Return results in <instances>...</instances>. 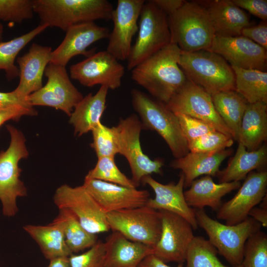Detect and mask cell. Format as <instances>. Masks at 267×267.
Returning a JSON list of instances; mask_svg holds the SVG:
<instances>
[{"instance_id": "45", "label": "cell", "mask_w": 267, "mask_h": 267, "mask_svg": "<svg viewBox=\"0 0 267 267\" xmlns=\"http://www.w3.org/2000/svg\"><path fill=\"white\" fill-rule=\"evenodd\" d=\"M37 114V111L33 106L17 105L0 110V127L9 120L18 121L23 116H34Z\"/></svg>"}, {"instance_id": "5", "label": "cell", "mask_w": 267, "mask_h": 267, "mask_svg": "<svg viewBox=\"0 0 267 267\" xmlns=\"http://www.w3.org/2000/svg\"><path fill=\"white\" fill-rule=\"evenodd\" d=\"M178 65L186 77L210 94L235 90L234 72L221 55L208 50L181 51Z\"/></svg>"}, {"instance_id": "6", "label": "cell", "mask_w": 267, "mask_h": 267, "mask_svg": "<svg viewBox=\"0 0 267 267\" xmlns=\"http://www.w3.org/2000/svg\"><path fill=\"white\" fill-rule=\"evenodd\" d=\"M10 142L5 151L0 152V201L5 217H14L18 212L17 200L27 196V189L20 179L22 170L19 162L29 155L23 134L11 125H6Z\"/></svg>"}, {"instance_id": "41", "label": "cell", "mask_w": 267, "mask_h": 267, "mask_svg": "<svg viewBox=\"0 0 267 267\" xmlns=\"http://www.w3.org/2000/svg\"><path fill=\"white\" fill-rule=\"evenodd\" d=\"M106 256L105 242L97 241L88 250L69 257L71 267H104Z\"/></svg>"}, {"instance_id": "50", "label": "cell", "mask_w": 267, "mask_h": 267, "mask_svg": "<svg viewBox=\"0 0 267 267\" xmlns=\"http://www.w3.org/2000/svg\"><path fill=\"white\" fill-rule=\"evenodd\" d=\"M46 267H71L69 257H59L51 260Z\"/></svg>"}, {"instance_id": "51", "label": "cell", "mask_w": 267, "mask_h": 267, "mask_svg": "<svg viewBox=\"0 0 267 267\" xmlns=\"http://www.w3.org/2000/svg\"><path fill=\"white\" fill-rule=\"evenodd\" d=\"M3 27L2 25L0 23V41L2 39V34H3Z\"/></svg>"}, {"instance_id": "39", "label": "cell", "mask_w": 267, "mask_h": 267, "mask_svg": "<svg viewBox=\"0 0 267 267\" xmlns=\"http://www.w3.org/2000/svg\"><path fill=\"white\" fill-rule=\"evenodd\" d=\"M33 0H0V20L20 23L33 16Z\"/></svg>"}, {"instance_id": "2", "label": "cell", "mask_w": 267, "mask_h": 267, "mask_svg": "<svg viewBox=\"0 0 267 267\" xmlns=\"http://www.w3.org/2000/svg\"><path fill=\"white\" fill-rule=\"evenodd\" d=\"M113 9L107 0H33L34 12L41 24L65 32L78 24L111 20Z\"/></svg>"}, {"instance_id": "47", "label": "cell", "mask_w": 267, "mask_h": 267, "mask_svg": "<svg viewBox=\"0 0 267 267\" xmlns=\"http://www.w3.org/2000/svg\"><path fill=\"white\" fill-rule=\"evenodd\" d=\"M260 207H254L250 211L249 216L254 219L264 227L267 226V198H264Z\"/></svg>"}, {"instance_id": "49", "label": "cell", "mask_w": 267, "mask_h": 267, "mask_svg": "<svg viewBox=\"0 0 267 267\" xmlns=\"http://www.w3.org/2000/svg\"><path fill=\"white\" fill-rule=\"evenodd\" d=\"M183 263H179L176 267H183ZM138 267H171L152 254L147 256L139 264Z\"/></svg>"}, {"instance_id": "33", "label": "cell", "mask_w": 267, "mask_h": 267, "mask_svg": "<svg viewBox=\"0 0 267 267\" xmlns=\"http://www.w3.org/2000/svg\"><path fill=\"white\" fill-rule=\"evenodd\" d=\"M58 210L55 219L62 226L66 245L72 254L89 249L96 243V234L86 230L70 211L63 208Z\"/></svg>"}, {"instance_id": "22", "label": "cell", "mask_w": 267, "mask_h": 267, "mask_svg": "<svg viewBox=\"0 0 267 267\" xmlns=\"http://www.w3.org/2000/svg\"><path fill=\"white\" fill-rule=\"evenodd\" d=\"M51 47L33 43L28 51L16 59L19 70V83L14 90L27 97L43 87V77L50 63Z\"/></svg>"}, {"instance_id": "13", "label": "cell", "mask_w": 267, "mask_h": 267, "mask_svg": "<svg viewBox=\"0 0 267 267\" xmlns=\"http://www.w3.org/2000/svg\"><path fill=\"white\" fill-rule=\"evenodd\" d=\"M165 105L175 114H183L201 120L232 137L215 108L211 95L188 78Z\"/></svg>"}, {"instance_id": "8", "label": "cell", "mask_w": 267, "mask_h": 267, "mask_svg": "<svg viewBox=\"0 0 267 267\" xmlns=\"http://www.w3.org/2000/svg\"><path fill=\"white\" fill-rule=\"evenodd\" d=\"M171 43L168 16L152 0L145 1L138 25V35L127 59V68L132 70Z\"/></svg>"}, {"instance_id": "26", "label": "cell", "mask_w": 267, "mask_h": 267, "mask_svg": "<svg viewBox=\"0 0 267 267\" xmlns=\"http://www.w3.org/2000/svg\"><path fill=\"white\" fill-rule=\"evenodd\" d=\"M105 244L104 267H138L147 256L154 252L153 248L131 241L117 231H113Z\"/></svg>"}, {"instance_id": "24", "label": "cell", "mask_w": 267, "mask_h": 267, "mask_svg": "<svg viewBox=\"0 0 267 267\" xmlns=\"http://www.w3.org/2000/svg\"><path fill=\"white\" fill-rule=\"evenodd\" d=\"M232 154L230 149L213 152H189L184 156L174 160L171 167L181 171L184 177V187H189L197 178L217 176L222 162Z\"/></svg>"}, {"instance_id": "36", "label": "cell", "mask_w": 267, "mask_h": 267, "mask_svg": "<svg viewBox=\"0 0 267 267\" xmlns=\"http://www.w3.org/2000/svg\"><path fill=\"white\" fill-rule=\"evenodd\" d=\"M86 178L98 179L132 188L137 186L117 166L114 157L98 158L94 167L89 170Z\"/></svg>"}, {"instance_id": "32", "label": "cell", "mask_w": 267, "mask_h": 267, "mask_svg": "<svg viewBox=\"0 0 267 267\" xmlns=\"http://www.w3.org/2000/svg\"><path fill=\"white\" fill-rule=\"evenodd\" d=\"M235 75V91L249 103H267V73L231 66Z\"/></svg>"}, {"instance_id": "30", "label": "cell", "mask_w": 267, "mask_h": 267, "mask_svg": "<svg viewBox=\"0 0 267 267\" xmlns=\"http://www.w3.org/2000/svg\"><path fill=\"white\" fill-rule=\"evenodd\" d=\"M23 229L37 243L48 260L72 254L66 245L62 226L56 219L46 225L26 224Z\"/></svg>"}, {"instance_id": "11", "label": "cell", "mask_w": 267, "mask_h": 267, "mask_svg": "<svg viewBox=\"0 0 267 267\" xmlns=\"http://www.w3.org/2000/svg\"><path fill=\"white\" fill-rule=\"evenodd\" d=\"M53 199L58 209L70 211L89 233L96 234L110 230L106 214L83 185L63 184L56 189Z\"/></svg>"}, {"instance_id": "23", "label": "cell", "mask_w": 267, "mask_h": 267, "mask_svg": "<svg viewBox=\"0 0 267 267\" xmlns=\"http://www.w3.org/2000/svg\"><path fill=\"white\" fill-rule=\"evenodd\" d=\"M206 9L212 22L215 35L241 36V31L250 26L248 15L230 0L198 1Z\"/></svg>"}, {"instance_id": "16", "label": "cell", "mask_w": 267, "mask_h": 267, "mask_svg": "<svg viewBox=\"0 0 267 267\" xmlns=\"http://www.w3.org/2000/svg\"><path fill=\"white\" fill-rule=\"evenodd\" d=\"M245 179L237 193L217 211V219L226 224H236L246 220L251 209L267 195V171L251 172Z\"/></svg>"}, {"instance_id": "35", "label": "cell", "mask_w": 267, "mask_h": 267, "mask_svg": "<svg viewBox=\"0 0 267 267\" xmlns=\"http://www.w3.org/2000/svg\"><path fill=\"white\" fill-rule=\"evenodd\" d=\"M217 253L208 240L202 236H194L187 252L185 267H243L242 265H224L217 257Z\"/></svg>"}, {"instance_id": "14", "label": "cell", "mask_w": 267, "mask_h": 267, "mask_svg": "<svg viewBox=\"0 0 267 267\" xmlns=\"http://www.w3.org/2000/svg\"><path fill=\"white\" fill-rule=\"evenodd\" d=\"M161 233L153 254L165 263H183L194 237L190 223L182 217L164 210H159Z\"/></svg>"}, {"instance_id": "19", "label": "cell", "mask_w": 267, "mask_h": 267, "mask_svg": "<svg viewBox=\"0 0 267 267\" xmlns=\"http://www.w3.org/2000/svg\"><path fill=\"white\" fill-rule=\"evenodd\" d=\"M109 34L107 27L98 26L94 22L73 25L66 31L62 42L52 51L49 63L65 67L76 55L88 57L95 51V49L88 50V47L99 40L108 39Z\"/></svg>"}, {"instance_id": "29", "label": "cell", "mask_w": 267, "mask_h": 267, "mask_svg": "<svg viewBox=\"0 0 267 267\" xmlns=\"http://www.w3.org/2000/svg\"><path fill=\"white\" fill-rule=\"evenodd\" d=\"M267 161L266 144H263L258 149L248 151L244 145L238 143L233 157L230 158L227 166L220 170L217 175L219 183L240 181L252 171L265 167Z\"/></svg>"}, {"instance_id": "28", "label": "cell", "mask_w": 267, "mask_h": 267, "mask_svg": "<svg viewBox=\"0 0 267 267\" xmlns=\"http://www.w3.org/2000/svg\"><path fill=\"white\" fill-rule=\"evenodd\" d=\"M267 138V103H248L243 116L238 142L248 151L259 148Z\"/></svg>"}, {"instance_id": "25", "label": "cell", "mask_w": 267, "mask_h": 267, "mask_svg": "<svg viewBox=\"0 0 267 267\" xmlns=\"http://www.w3.org/2000/svg\"><path fill=\"white\" fill-rule=\"evenodd\" d=\"M240 186L239 181L216 183L211 176L206 175L194 179L189 188L184 192V196L191 208L202 210L209 207L218 211L222 205V198Z\"/></svg>"}, {"instance_id": "10", "label": "cell", "mask_w": 267, "mask_h": 267, "mask_svg": "<svg viewBox=\"0 0 267 267\" xmlns=\"http://www.w3.org/2000/svg\"><path fill=\"white\" fill-rule=\"evenodd\" d=\"M119 153L127 160L132 172V180L136 186L142 179L152 174H162L164 164L160 159H151L142 151L140 134L143 129L141 122L135 114L121 118L115 126Z\"/></svg>"}, {"instance_id": "7", "label": "cell", "mask_w": 267, "mask_h": 267, "mask_svg": "<svg viewBox=\"0 0 267 267\" xmlns=\"http://www.w3.org/2000/svg\"><path fill=\"white\" fill-rule=\"evenodd\" d=\"M195 213L198 225L205 231L212 245L232 267L241 265L246 241L260 230L261 224L248 217L236 224L228 225L213 220L204 209H195Z\"/></svg>"}, {"instance_id": "3", "label": "cell", "mask_w": 267, "mask_h": 267, "mask_svg": "<svg viewBox=\"0 0 267 267\" xmlns=\"http://www.w3.org/2000/svg\"><path fill=\"white\" fill-rule=\"evenodd\" d=\"M171 43L181 51L192 52L208 50L215 32L205 7L197 1H185L182 6L168 16Z\"/></svg>"}, {"instance_id": "21", "label": "cell", "mask_w": 267, "mask_h": 267, "mask_svg": "<svg viewBox=\"0 0 267 267\" xmlns=\"http://www.w3.org/2000/svg\"><path fill=\"white\" fill-rule=\"evenodd\" d=\"M141 182L148 185L155 193L154 198H149L145 205L157 211L164 210L177 214L188 222L193 229H197L195 209L187 205L184 198L183 174L180 173L177 183L163 184L151 176L145 177Z\"/></svg>"}, {"instance_id": "1", "label": "cell", "mask_w": 267, "mask_h": 267, "mask_svg": "<svg viewBox=\"0 0 267 267\" xmlns=\"http://www.w3.org/2000/svg\"><path fill=\"white\" fill-rule=\"evenodd\" d=\"M181 50L171 43L132 70V79L166 104L187 78L178 65Z\"/></svg>"}, {"instance_id": "15", "label": "cell", "mask_w": 267, "mask_h": 267, "mask_svg": "<svg viewBox=\"0 0 267 267\" xmlns=\"http://www.w3.org/2000/svg\"><path fill=\"white\" fill-rule=\"evenodd\" d=\"M124 74L123 65L106 50L94 53L70 67L71 78L83 86L92 87L100 85L112 90L121 86Z\"/></svg>"}, {"instance_id": "12", "label": "cell", "mask_w": 267, "mask_h": 267, "mask_svg": "<svg viewBox=\"0 0 267 267\" xmlns=\"http://www.w3.org/2000/svg\"><path fill=\"white\" fill-rule=\"evenodd\" d=\"M44 74L47 82L28 96L30 104L53 107L70 116L83 94L71 82L65 67L49 63Z\"/></svg>"}, {"instance_id": "9", "label": "cell", "mask_w": 267, "mask_h": 267, "mask_svg": "<svg viewBox=\"0 0 267 267\" xmlns=\"http://www.w3.org/2000/svg\"><path fill=\"white\" fill-rule=\"evenodd\" d=\"M106 218L110 229L131 241L154 249L160 237V212L146 205L111 212Z\"/></svg>"}, {"instance_id": "46", "label": "cell", "mask_w": 267, "mask_h": 267, "mask_svg": "<svg viewBox=\"0 0 267 267\" xmlns=\"http://www.w3.org/2000/svg\"><path fill=\"white\" fill-rule=\"evenodd\" d=\"M17 105L33 106L28 97L20 96L14 90L8 92H0V110Z\"/></svg>"}, {"instance_id": "27", "label": "cell", "mask_w": 267, "mask_h": 267, "mask_svg": "<svg viewBox=\"0 0 267 267\" xmlns=\"http://www.w3.org/2000/svg\"><path fill=\"white\" fill-rule=\"evenodd\" d=\"M109 89L101 86L94 94L89 93L76 105L69 123L74 128V134L79 136L88 133L99 123L106 108Z\"/></svg>"}, {"instance_id": "17", "label": "cell", "mask_w": 267, "mask_h": 267, "mask_svg": "<svg viewBox=\"0 0 267 267\" xmlns=\"http://www.w3.org/2000/svg\"><path fill=\"white\" fill-rule=\"evenodd\" d=\"M144 0H118L113 9L111 20L113 28L108 37L106 51L118 60H127L132 48V41L138 32L137 21Z\"/></svg>"}, {"instance_id": "48", "label": "cell", "mask_w": 267, "mask_h": 267, "mask_svg": "<svg viewBox=\"0 0 267 267\" xmlns=\"http://www.w3.org/2000/svg\"><path fill=\"white\" fill-rule=\"evenodd\" d=\"M168 16L180 8L185 2L183 0H152Z\"/></svg>"}, {"instance_id": "37", "label": "cell", "mask_w": 267, "mask_h": 267, "mask_svg": "<svg viewBox=\"0 0 267 267\" xmlns=\"http://www.w3.org/2000/svg\"><path fill=\"white\" fill-rule=\"evenodd\" d=\"M243 267H267V235L260 230L251 235L245 244Z\"/></svg>"}, {"instance_id": "43", "label": "cell", "mask_w": 267, "mask_h": 267, "mask_svg": "<svg viewBox=\"0 0 267 267\" xmlns=\"http://www.w3.org/2000/svg\"><path fill=\"white\" fill-rule=\"evenodd\" d=\"M240 8L247 10L259 18L266 21L267 19V0H232Z\"/></svg>"}, {"instance_id": "18", "label": "cell", "mask_w": 267, "mask_h": 267, "mask_svg": "<svg viewBox=\"0 0 267 267\" xmlns=\"http://www.w3.org/2000/svg\"><path fill=\"white\" fill-rule=\"evenodd\" d=\"M208 50L221 55L231 66L265 71L267 50L243 36L215 35Z\"/></svg>"}, {"instance_id": "40", "label": "cell", "mask_w": 267, "mask_h": 267, "mask_svg": "<svg viewBox=\"0 0 267 267\" xmlns=\"http://www.w3.org/2000/svg\"><path fill=\"white\" fill-rule=\"evenodd\" d=\"M234 141L232 137L215 131L188 141V147L189 152H213L231 146Z\"/></svg>"}, {"instance_id": "31", "label": "cell", "mask_w": 267, "mask_h": 267, "mask_svg": "<svg viewBox=\"0 0 267 267\" xmlns=\"http://www.w3.org/2000/svg\"><path fill=\"white\" fill-rule=\"evenodd\" d=\"M215 108L231 132L234 140L238 141L241 120L247 104L246 100L235 90H225L211 95Z\"/></svg>"}, {"instance_id": "42", "label": "cell", "mask_w": 267, "mask_h": 267, "mask_svg": "<svg viewBox=\"0 0 267 267\" xmlns=\"http://www.w3.org/2000/svg\"><path fill=\"white\" fill-rule=\"evenodd\" d=\"M175 114L178 117L182 133L187 142L217 131L208 124L199 119L183 114Z\"/></svg>"}, {"instance_id": "20", "label": "cell", "mask_w": 267, "mask_h": 267, "mask_svg": "<svg viewBox=\"0 0 267 267\" xmlns=\"http://www.w3.org/2000/svg\"><path fill=\"white\" fill-rule=\"evenodd\" d=\"M83 185L106 214L144 206L150 198V193L146 190L98 179L85 178Z\"/></svg>"}, {"instance_id": "44", "label": "cell", "mask_w": 267, "mask_h": 267, "mask_svg": "<svg viewBox=\"0 0 267 267\" xmlns=\"http://www.w3.org/2000/svg\"><path fill=\"white\" fill-rule=\"evenodd\" d=\"M243 36L248 38L267 49V21L253 26H248L242 29L241 33Z\"/></svg>"}, {"instance_id": "38", "label": "cell", "mask_w": 267, "mask_h": 267, "mask_svg": "<svg viewBox=\"0 0 267 267\" xmlns=\"http://www.w3.org/2000/svg\"><path fill=\"white\" fill-rule=\"evenodd\" d=\"M92 142L90 146L97 158L114 157L119 154L117 133L115 126L108 127L99 123L92 131Z\"/></svg>"}, {"instance_id": "34", "label": "cell", "mask_w": 267, "mask_h": 267, "mask_svg": "<svg viewBox=\"0 0 267 267\" xmlns=\"http://www.w3.org/2000/svg\"><path fill=\"white\" fill-rule=\"evenodd\" d=\"M47 27L40 24L28 33L7 42L0 41V69L3 70L6 77L11 81L19 75V70L14 62L19 52Z\"/></svg>"}, {"instance_id": "4", "label": "cell", "mask_w": 267, "mask_h": 267, "mask_svg": "<svg viewBox=\"0 0 267 267\" xmlns=\"http://www.w3.org/2000/svg\"><path fill=\"white\" fill-rule=\"evenodd\" d=\"M132 103L138 114L143 129L156 132L165 141L174 157L184 156L189 152L176 115L165 104L150 97L144 92L133 89Z\"/></svg>"}]
</instances>
